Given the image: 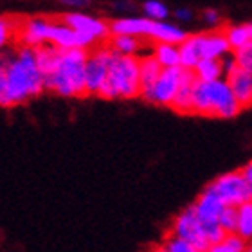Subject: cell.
<instances>
[{
    "label": "cell",
    "mask_w": 252,
    "mask_h": 252,
    "mask_svg": "<svg viewBox=\"0 0 252 252\" xmlns=\"http://www.w3.org/2000/svg\"><path fill=\"white\" fill-rule=\"evenodd\" d=\"M0 65L7 76V103L9 106L22 105L40 95L45 90L43 74L38 68L34 49L16 47L0 53Z\"/></svg>",
    "instance_id": "cell-1"
},
{
    "label": "cell",
    "mask_w": 252,
    "mask_h": 252,
    "mask_svg": "<svg viewBox=\"0 0 252 252\" xmlns=\"http://www.w3.org/2000/svg\"><path fill=\"white\" fill-rule=\"evenodd\" d=\"M0 106H9L7 103V76H5V67L0 65Z\"/></svg>",
    "instance_id": "cell-32"
},
{
    "label": "cell",
    "mask_w": 252,
    "mask_h": 252,
    "mask_svg": "<svg viewBox=\"0 0 252 252\" xmlns=\"http://www.w3.org/2000/svg\"><path fill=\"white\" fill-rule=\"evenodd\" d=\"M194 83H196V78H194L193 70H186L184 78H182V85H180L179 92H177V97H175L173 108L175 112L179 114H193V89Z\"/></svg>",
    "instance_id": "cell-17"
},
{
    "label": "cell",
    "mask_w": 252,
    "mask_h": 252,
    "mask_svg": "<svg viewBox=\"0 0 252 252\" xmlns=\"http://www.w3.org/2000/svg\"><path fill=\"white\" fill-rule=\"evenodd\" d=\"M180 53V67L186 70H193L202 60L200 53V34H191L179 45Z\"/></svg>",
    "instance_id": "cell-19"
},
{
    "label": "cell",
    "mask_w": 252,
    "mask_h": 252,
    "mask_svg": "<svg viewBox=\"0 0 252 252\" xmlns=\"http://www.w3.org/2000/svg\"><path fill=\"white\" fill-rule=\"evenodd\" d=\"M249 31H251V38H252V24H249Z\"/></svg>",
    "instance_id": "cell-39"
},
{
    "label": "cell",
    "mask_w": 252,
    "mask_h": 252,
    "mask_svg": "<svg viewBox=\"0 0 252 252\" xmlns=\"http://www.w3.org/2000/svg\"><path fill=\"white\" fill-rule=\"evenodd\" d=\"M153 20L146 16H125L110 22V36H152Z\"/></svg>",
    "instance_id": "cell-11"
},
{
    "label": "cell",
    "mask_w": 252,
    "mask_h": 252,
    "mask_svg": "<svg viewBox=\"0 0 252 252\" xmlns=\"http://www.w3.org/2000/svg\"><path fill=\"white\" fill-rule=\"evenodd\" d=\"M243 108L232 94L227 79L218 81H198L193 89V114L204 117H220V119H232Z\"/></svg>",
    "instance_id": "cell-3"
},
{
    "label": "cell",
    "mask_w": 252,
    "mask_h": 252,
    "mask_svg": "<svg viewBox=\"0 0 252 252\" xmlns=\"http://www.w3.org/2000/svg\"><path fill=\"white\" fill-rule=\"evenodd\" d=\"M225 79L240 106L249 108L252 105V74L247 70H242V68H236Z\"/></svg>",
    "instance_id": "cell-14"
},
{
    "label": "cell",
    "mask_w": 252,
    "mask_h": 252,
    "mask_svg": "<svg viewBox=\"0 0 252 252\" xmlns=\"http://www.w3.org/2000/svg\"><path fill=\"white\" fill-rule=\"evenodd\" d=\"M220 227L225 231V234H236V223H238V207H225L221 211L218 218Z\"/></svg>",
    "instance_id": "cell-29"
},
{
    "label": "cell",
    "mask_w": 252,
    "mask_h": 252,
    "mask_svg": "<svg viewBox=\"0 0 252 252\" xmlns=\"http://www.w3.org/2000/svg\"><path fill=\"white\" fill-rule=\"evenodd\" d=\"M236 234L247 243H252V202L238 207Z\"/></svg>",
    "instance_id": "cell-24"
},
{
    "label": "cell",
    "mask_w": 252,
    "mask_h": 252,
    "mask_svg": "<svg viewBox=\"0 0 252 252\" xmlns=\"http://www.w3.org/2000/svg\"><path fill=\"white\" fill-rule=\"evenodd\" d=\"M243 252H252V243H247V247H245Z\"/></svg>",
    "instance_id": "cell-38"
},
{
    "label": "cell",
    "mask_w": 252,
    "mask_h": 252,
    "mask_svg": "<svg viewBox=\"0 0 252 252\" xmlns=\"http://www.w3.org/2000/svg\"><path fill=\"white\" fill-rule=\"evenodd\" d=\"M193 74L198 81H204V83L223 79L221 60H200L198 65L193 68Z\"/></svg>",
    "instance_id": "cell-22"
},
{
    "label": "cell",
    "mask_w": 252,
    "mask_h": 252,
    "mask_svg": "<svg viewBox=\"0 0 252 252\" xmlns=\"http://www.w3.org/2000/svg\"><path fill=\"white\" fill-rule=\"evenodd\" d=\"M112 56V49L108 45L94 47L89 53L87 67H85V83H87V94L97 95L99 89L105 85L108 76V62Z\"/></svg>",
    "instance_id": "cell-8"
},
{
    "label": "cell",
    "mask_w": 252,
    "mask_h": 252,
    "mask_svg": "<svg viewBox=\"0 0 252 252\" xmlns=\"http://www.w3.org/2000/svg\"><path fill=\"white\" fill-rule=\"evenodd\" d=\"M204 20L205 24H209L211 27H215L220 24V13L215 9H205L204 11Z\"/></svg>",
    "instance_id": "cell-33"
},
{
    "label": "cell",
    "mask_w": 252,
    "mask_h": 252,
    "mask_svg": "<svg viewBox=\"0 0 252 252\" xmlns=\"http://www.w3.org/2000/svg\"><path fill=\"white\" fill-rule=\"evenodd\" d=\"M89 60V51L70 49L62 51V58L56 70L51 76L43 78L45 90H51L62 97H78L87 94L85 83V67Z\"/></svg>",
    "instance_id": "cell-2"
},
{
    "label": "cell",
    "mask_w": 252,
    "mask_h": 252,
    "mask_svg": "<svg viewBox=\"0 0 252 252\" xmlns=\"http://www.w3.org/2000/svg\"><path fill=\"white\" fill-rule=\"evenodd\" d=\"M106 45L121 56H137L141 51V40L135 36H110Z\"/></svg>",
    "instance_id": "cell-23"
},
{
    "label": "cell",
    "mask_w": 252,
    "mask_h": 252,
    "mask_svg": "<svg viewBox=\"0 0 252 252\" xmlns=\"http://www.w3.org/2000/svg\"><path fill=\"white\" fill-rule=\"evenodd\" d=\"M229 51H231V45L227 42L223 31L200 32L202 60H223L225 56H229Z\"/></svg>",
    "instance_id": "cell-12"
},
{
    "label": "cell",
    "mask_w": 252,
    "mask_h": 252,
    "mask_svg": "<svg viewBox=\"0 0 252 252\" xmlns=\"http://www.w3.org/2000/svg\"><path fill=\"white\" fill-rule=\"evenodd\" d=\"M207 189L218 194L227 207H240L247 202H252V186L245 180L242 171H229L220 175L207 186Z\"/></svg>",
    "instance_id": "cell-5"
},
{
    "label": "cell",
    "mask_w": 252,
    "mask_h": 252,
    "mask_svg": "<svg viewBox=\"0 0 252 252\" xmlns=\"http://www.w3.org/2000/svg\"><path fill=\"white\" fill-rule=\"evenodd\" d=\"M18 22L11 18H0V53L9 49L13 40H16Z\"/></svg>",
    "instance_id": "cell-28"
},
{
    "label": "cell",
    "mask_w": 252,
    "mask_h": 252,
    "mask_svg": "<svg viewBox=\"0 0 252 252\" xmlns=\"http://www.w3.org/2000/svg\"><path fill=\"white\" fill-rule=\"evenodd\" d=\"M245 247H247V242L242 240L238 234H227L218 243L209 245V249L205 252H243Z\"/></svg>",
    "instance_id": "cell-26"
},
{
    "label": "cell",
    "mask_w": 252,
    "mask_h": 252,
    "mask_svg": "<svg viewBox=\"0 0 252 252\" xmlns=\"http://www.w3.org/2000/svg\"><path fill=\"white\" fill-rule=\"evenodd\" d=\"M51 22L49 18H27V20L18 24V32H16V42L22 47L29 49H40L49 43V29H51Z\"/></svg>",
    "instance_id": "cell-10"
},
{
    "label": "cell",
    "mask_w": 252,
    "mask_h": 252,
    "mask_svg": "<svg viewBox=\"0 0 252 252\" xmlns=\"http://www.w3.org/2000/svg\"><path fill=\"white\" fill-rule=\"evenodd\" d=\"M103 99H133L141 95L139 81V58L137 56H121L112 51L108 62V76L105 85L97 92Z\"/></svg>",
    "instance_id": "cell-4"
},
{
    "label": "cell",
    "mask_w": 252,
    "mask_h": 252,
    "mask_svg": "<svg viewBox=\"0 0 252 252\" xmlns=\"http://www.w3.org/2000/svg\"><path fill=\"white\" fill-rule=\"evenodd\" d=\"M240 171H242V173H243V177H245V180H247L249 184L252 186V160H251V162L245 164V166H243V168L240 169Z\"/></svg>",
    "instance_id": "cell-36"
},
{
    "label": "cell",
    "mask_w": 252,
    "mask_h": 252,
    "mask_svg": "<svg viewBox=\"0 0 252 252\" xmlns=\"http://www.w3.org/2000/svg\"><path fill=\"white\" fill-rule=\"evenodd\" d=\"M142 13H144V16H146L148 20L164 22L168 18L169 9L168 5L164 4V2H160V0H146L142 4Z\"/></svg>",
    "instance_id": "cell-27"
},
{
    "label": "cell",
    "mask_w": 252,
    "mask_h": 252,
    "mask_svg": "<svg viewBox=\"0 0 252 252\" xmlns=\"http://www.w3.org/2000/svg\"><path fill=\"white\" fill-rule=\"evenodd\" d=\"M186 68L182 67H173V68H162V72L158 76L157 83L153 85V89L150 90V94L144 97L148 103L158 106H171L173 105L177 92H179L180 85H182V78H184Z\"/></svg>",
    "instance_id": "cell-7"
},
{
    "label": "cell",
    "mask_w": 252,
    "mask_h": 252,
    "mask_svg": "<svg viewBox=\"0 0 252 252\" xmlns=\"http://www.w3.org/2000/svg\"><path fill=\"white\" fill-rule=\"evenodd\" d=\"M234 60H236L238 68L247 70V72L252 74V42L247 43L245 47L234 51Z\"/></svg>",
    "instance_id": "cell-30"
},
{
    "label": "cell",
    "mask_w": 252,
    "mask_h": 252,
    "mask_svg": "<svg viewBox=\"0 0 252 252\" xmlns=\"http://www.w3.org/2000/svg\"><path fill=\"white\" fill-rule=\"evenodd\" d=\"M162 247L166 249L168 252H202V251H198L196 247H193V245H189L188 242L180 240V238L171 236V234L164 240Z\"/></svg>",
    "instance_id": "cell-31"
},
{
    "label": "cell",
    "mask_w": 252,
    "mask_h": 252,
    "mask_svg": "<svg viewBox=\"0 0 252 252\" xmlns=\"http://www.w3.org/2000/svg\"><path fill=\"white\" fill-rule=\"evenodd\" d=\"M171 236L184 240L189 245H193V247H196L202 252L209 249V243L205 240L204 231H202V223H200L198 216L194 213L193 205L186 207L182 213L177 215V218L171 223Z\"/></svg>",
    "instance_id": "cell-6"
},
{
    "label": "cell",
    "mask_w": 252,
    "mask_h": 252,
    "mask_svg": "<svg viewBox=\"0 0 252 252\" xmlns=\"http://www.w3.org/2000/svg\"><path fill=\"white\" fill-rule=\"evenodd\" d=\"M62 20L68 27H72L76 32L92 38L95 43L110 38V24L101 18L85 15V13H67V15H63Z\"/></svg>",
    "instance_id": "cell-9"
},
{
    "label": "cell",
    "mask_w": 252,
    "mask_h": 252,
    "mask_svg": "<svg viewBox=\"0 0 252 252\" xmlns=\"http://www.w3.org/2000/svg\"><path fill=\"white\" fill-rule=\"evenodd\" d=\"M223 32H225L227 42H229L232 51H238V49L245 47L247 43L252 42L249 26H229Z\"/></svg>",
    "instance_id": "cell-25"
},
{
    "label": "cell",
    "mask_w": 252,
    "mask_h": 252,
    "mask_svg": "<svg viewBox=\"0 0 252 252\" xmlns=\"http://www.w3.org/2000/svg\"><path fill=\"white\" fill-rule=\"evenodd\" d=\"M152 40H155L157 43H171V45H180L184 42L188 34L182 27H179L177 24H169V22H153L152 29Z\"/></svg>",
    "instance_id": "cell-18"
},
{
    "label": "cell",
    "mask_w": 252,
    "mask_h": 252,
    "mask_svg": "<svg viewBox=\"0 0 252 252\" xmlns=\"http://www.w3.org/2000/svg\"><path fill=\"white\" fill-rule=\"evenodd\" d=\"M62 4L68 5V7H76V9H81V7H87L90 4V0H60Z\"/></svg>",
    "instance_id": "cell-35"
},
{
    "label": "cell",
    "mask_w": 252,
    "mask_h": 252,
    "mask_svg": "<svg viewBox=\"0 0 252 252\" xmlns=\"http://www.w3.org/2000/svg\"><path fill=\"white\" fill-rule=\"evenodd\" d=\"M227 205L221 202L220 196L207 188L198 194L196 202L193 204V209L196 213V216H198V220L204 221V223L205 221H218L221 211Z\"/></svg>",
    "instance_id": "cell-13"
},
{
    "label": "cell",
    "mask_w": 252,
    "mask_h": 252,
    "mask_svg": "<svg viewBox=\"0 0 252 252\" xmlns=\"http://www.w3.org/2000/svg\"><path fill=\"white\" fill-rule=\"evenodd\" d=\"M150 252H168V251H166V249H164L162 245H158V247H153Z\"/></svg>",
    "instance_id": "cell-37"
},
{
    "label": "cell",
    "mask_w": 252,
    "mask_h": 252,
    "mask_svg": "<svg viewBox=\"0 0 252 252\" xmlns=\"http://www.w3.org/2000/svg\"><path fill=\"white\" fill-rule=\"evenodd\" d=\"M152 56L158 62L162 68H173L180 67V53L179 45H171V43H155L153 45Z\"/></svg>",
    "instance_id": "cell-21"
},
{
    "label": "cell",
    "mask_w": 252,
    "mask_h": 252,
    "mask_svg": "<svg viewBox=\"0 0 252 252\" xmlns=\"http://www.w3.org/2000/svg\"><path fill=\"white\" fill-rule=\"evenodd\" d=\"M160 72H162V67L158 65V62L153 58L152 54H146V56H141V58H139V81H141L142 99L150 94V90L153 89V85L157 83Z\"/></svg>",
    "instance_id": "cell-16"
},
{
    "label": "cell",
    "mask_w": 252,
    "mask_h": 252,
    "mask_svg": "<svg viewBox=\"0 0 252 252\" xmlns=\"http://www.w3.org/2000/svg\"><path fill=\"white\" fill-rule=\"evenodd\" d=\"M34 54H36L38 68L42 70L43 78L51 76V74L56 70V67H58V63H60V58H62V51L53 47V45H49V43L47 45H43V47L36 49Z\"/></svg>",
    "instance_id": "cell-20"
},
{
    "label": "cell",
    "mask_w": 252,
    "mask_h": 252,
    "mask_svg": "<svg viewBox=\"0 0 252 252\" xmlns=\"http://www.w3.org/2000/svg\"><path fill=\"white\" fill-rule=\"evenodd\" d=\"M49 45L60 49V51H70L78 49V32L72 27H68L65 22H51L49 29Z\"/></svg>",
    "instance_id": "cell-15"
},
{
    "label": "cell",
    "mask_w": 252,
    "mask_h": 252,
    "mask_svg": "<svg viewBox=\"0 0 252 252\" xmlns=\"http://www.w3.org/2000/svg\"><path fill=\"white\" fill-rule=\"evenodd\" d=\"M175 18L179 22H189L193 18V11L188 9V7H180V9L175 11Z\"/></svg>",
    "instance_id": "cell-34"
}]
</instances>
